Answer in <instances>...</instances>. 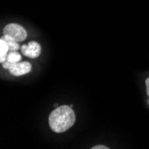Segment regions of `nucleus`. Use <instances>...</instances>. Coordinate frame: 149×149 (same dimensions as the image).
I'll use <instances>...</instances> for the list:
<instances>
[{"label":"nucleus","instance_id":"4","mask_svg":"<svg viewBox=\"0 0 149 149\" xmlns=\"http://www.w3.org/2000/svg\"><path fill=\"white\" fill-rule=\"evenodd\" d=\"M32 69V66L29 62H19L16 63H13L8 69L9 72L15 77L22 76L24 74L29 73Z\"/></svg>","mask_w":149,"mask_h":149},{"label":"nucleus","instance_id":"7","mask_svg":"<svg viewBox=\"0 0 149 149\" xmlns=\"http://www.w3.org/2000/svg\"><path fill=\"white\" fill-rule=\"evenodd\" d=\"M4 39H5V41L6 42V44L8 45L9 47V50L10 51H16L18 49L21 48L20 45H19V42L15 41V40H13V38H11L10 37L6 36V35H3L2 37Z\"/></svg>","mask_w":149,"mask_h":149},{"label":"nucleus","instance_id":"3","mask_svg":"<svg viewBox=\"0 0 149 149\" xmlns=\"http://www.w3.org/2000/svg\"><path fill=\"white\" fill-rule=\"evenodd\" d=\"M41 46L36 41H31L27 45H22L21 47V51L22 55L31 59L37 58L41 54Z\"/></svg>","mask_w":149,"mask_h":149},{"label":"nucleus","instance_id":"1","mask_svg":"<svg viewBox=\"0 0 149 149\" xmlns=\"http://www.w3.org/2000/svg\"><path fill=\"white\" fill-rule=\"evenodd\" d=\"M76 120V115L70 105H61L56 108L48 117L50 129L56 133H63L71 129Z\"/></svg>","mask_w":149,"mask_h":149},{"label":"nucleus","instance_id":"9","mask_svg":"<svg viewBox=\"0 0 149 149\" xmlns=\"http://www.w3.org/2000/svg\"><path fill=\"white\" fill-rule=\"evenodd\" d=\"M146 94L149 97V78L146 79Z\"/></svg>","mask_w":149,"mask_h":149},{"label":"nucleus","instance_id":"5","mask_svg":"<svg viewBox=\"0 0 149 149\" xmlns=\"http://www.w3.org/2000/svg\"><path fill=\"white\" fill-rule=\"evenodd\" d=\"M22 60V56L20 55L19 53L15 52V51H10V53L7 54V56H6V60L5 63H3V67L4 69L8 70L11 65L13 63H19Z\"/></svg>","mask_w":149,"mask_h":149},{"label":"nucleus","instance_id":"6","mask_svg":"<svg viewBox=\"0 0 149 149\" xmlns=\"http://www.w3.org/2000/svg\"><path fill=\"white\" fill-rule=\"evenodd\" d=\"M9 51V47L5 41V39L1 38L0 39V63H3L6 60V56Z\"/></svg>","mask_w":149,"mask_h":149},{"label":"nucleus","instance_id":"2","mask_svg":"<svg viewBox=\"0 0 149 149\" xmlns=\"http://www.w3.org/2000/svg\"><path fill=\"white\" fill-rule=\"evenodd\" d=\"M3 35H6L17 42H22L28 37L27 31L18 23H8L3 29Z\"/></svg>","mask_w":149,"mask_h":149},{"label":"nucleus","instance_id":"8","mask_svg":"<svg viewBox=\"0 0 149 149\" xmlns=\"http://www.w3.org/2000/svg\"><path fill=\"white\" fill-rule=\"evenodd\" d=\"M92 149H109V147L104 146V145H97V146H94L93 147H91Z\"/></svg>","mask_w":149,"mask_h":149}]
</instances>
